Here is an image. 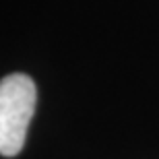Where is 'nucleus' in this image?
Returning a JSON list of instances; mask_svg holds the SVG:
<instances>
[{"instance_id": "obj_1", "label": "nucleus", "mask_w": 159, "mask_h": 159, "mask_svg": "<svg viewBox=\"0 0 159 159\" xmlns=\"http://www.w3.org/2000/svg\"><path fill=\"white\" fill-rule=\"evenodd\" d=\"M35 101L37 89L31 77L15 72L0 81V155L15 157L21 153Z\"/></svg>"}]
</instances>
